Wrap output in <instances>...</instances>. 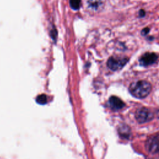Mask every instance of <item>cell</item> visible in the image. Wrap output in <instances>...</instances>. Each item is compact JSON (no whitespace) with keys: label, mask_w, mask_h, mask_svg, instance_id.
Masks as SVG:
<instances>
[{"label":"cell","mask_w":159,"mask_h":159,"mask_svg":"<svg viewBox=\"0 0 159 159\" xmlns=\"http://www.w3.org/2000/svg\"><path fill=\"white\" fill-rule=\"evenodd\" d=\"M153 117V114L146 107H141L138 109L135 113V118L139 123H145Z\"/></svg>","instance_id":"7a4b0ae2"},{"label":"cell","mask_w":159,"mask_h":159,"mask_svg":"<svg viewBox=\"0 0 159 159\" xmlns=\"http://www.w3.org/2000/svg\"><path fill=\"white\" fill-rule=\"evenodd\" d=\"M109 103L110 107L114 111L120 109L125 106L124 102L120 99L114 96H112L109 98Z\"/></svg>","instance_id":"8992f818"},{"label":"cell","mask_w":159,"mask_h":159,"mask_svg":"<svg viewBox=\"0 0 159 159\" xmlns=\"http://www.w3.org/2000/svg\"><path fill=\"white\" fill-rule=\"evenodd\" d=\"M47 96L45 94H40L39 95L37 98V102L39 104H44L47 102Z\"/></svg>","instance_id":"30bf717a"},{"label":"cell","mask_w":159,"mask_h":159,"mask_svg":"<svg viewBox=\"0 0 159 159\" xmlns=\"http://www.w3.org/2000/svg\"><path fill=\"white\" fill-rule=\"evenodd\" d=\"M146 148L151 153H155L159 150V137L157 135L152 136L148 139L146 142Z\"/></svg>","instance_id":"277c9868"},{"label":"cell","mask_w":159,"mask_h":159,"mask_svg":"<svg viewBox=\"0 0 159 159\" xmlns=\"http://www.w3.org/2000/svg\"><path fill=\"white\" fill-rule=\"evenodd\" d=\"M128 61V58H119L111 57L109 58L107 65V66L112 70L116 71L119 69H121Z\"/></svg>","instance_id":"3957f363"},{"label":"cell","mask_w":159,"mask_h":159,"mask_svg":"<svg viewBox=\"0 0 159 159\" xmlns=\"http://www.w3.org/2000/svg\"><path fill=\"white\" fill-rule=\"evenodd\" d=\"M119 132L121 135H123L124 137H128L129 134V129L125 125H123L122 127H120Z\"/></svg>","instance_id":"9c48e42d"},{"label":"cell","mask_w":159,"mask_h":159,"mask_svg":"<svg viewBox=\"0 0 159 159\" xmlns=\"http://www.w3.org/2000/svg\"><path fill=\"white\" fill-rule=\"evenodd\" d=\"M102 0H87V4L91 9L93 10H98L102 5Z\"/></svg>","instance_id":"52a82bcc"},{"label":"cell","mask_w":159,"mask_h":159,"mask_svg":"<svg viewBox=\"0 0 159 159\" xmlns=\"http://www.w3.org/2000/svg\"><path fill=\"white\" fill-rule=\"evenodd\" d=\"M158 58V56L155 53H145L140 58V63L143 66H148L154 63Z\"/></svg>","instance_id":"5b68a950"},{"label":"cell","mask_w":159,"mask_h":159,"mask_svg":"<svg viewBox=\"0 0 159 159\" xmlns=\"http://www.w3.org/2000/svg\"><path fill=\"white\" fill-rule=\"evenodd\" d=\"M145 15V11L143 10V9L140 10V11H139V16L141 17H144Z\"/></svg>","instance_id":"7c38bea8"},{"label":"cell","mask_w":159,"mask_h":159,"mask_svg":"<svg viewBox=\"0 0 159 159\" xmlns=\"http://www.w3.org/2000/svg\"><path fill=\"white\" fill-rule=\"evenodd\" d=\"M70 5L72 9L77 10L80 7L81 0H70Z\"/></svg>","instance_id":"ba28073f"},{"label":"cell","mask_w":159,"mask_h":159,"mask_svg":"<svg viewBox=\"0 0 159 159\" xmlns=\"http://www.w3.org/2000/svg\"><path fill=\"white\" fill-rule=\"evenodd\" d=\"M149 30H150V29H149V28H148V27H146V28H144L142 30V34L143 35H146V34H147L148 33V32H149Z\"/></svg>","instance_id":"8fae6325"},{"label":"cell","mask_w":159,"mask_h":159,"mask_svg":"<svg viewBox=\"0 0 159 159\" xmlns=\"http://www.w3.org/2000/svg\"><path fill=\"white\" fill-rule=\"evenodd\" d=\"M152 86L150 83L144 80H140L132 83L130 87V93L135 98H144L150 93Z\"/></svg>","instance_id":"6da1fadb"}]
</instances>
